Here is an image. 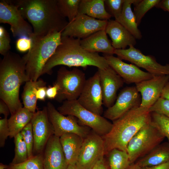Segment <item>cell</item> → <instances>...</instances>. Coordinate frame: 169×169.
<instances>
[{
  "label": "cell",
  "instance_id": "cell-38",
  "mask_svg": "<svg viewBox=\"0 0 169 169\" xmlns=\"http://www.w3.org/2000/svg\"><path fill=\"white\" fill-rule=\"evenodd\" d=\"M10 38L9 34L3 26H0V53L4 56L10 50Z\"/></svg>",
  "mask_w": 169,
  "mask_h": 169
},
{
  "label": "cell",
  "instance_id": "cell-49",
  "mask_svg": "<svg viewBox=\"0 0 169 169\" xmlns=\"http://www.w3.org/2000/svg\"><path fill=\"white\" fill-rule=\"evenodd\" d=\"M8 165H5L2 163H0V169H6Z\"/></svg>",
  "mask_w": 169,
  "mask_h": 169
},
{
  "label": "cell",
  "instance_id": "cell-32",
  "mask_svg": "<svg viewBox=\"0 0 169 169\" xmlns=\"http://www.w3.org/2000/svg\"><path fill=\"white\" fill-rule=\"evenodd\" d=\"M160 0H135L133 13L138 26L146 13L151 8L156 7Z\"/></svg>",
  "mask_w": 169,
  "mask_h": 169
},
{
  "label": "cell",
  "instance_id": "cell-24",
  "mask_svg": "<svg viewBox=\"0 0 169 169\" xmlns=\"http://www.w3.org/2000/svg\"><path fill=\"white\" fill-rule=\"evenodd\" d=\"M169 161V141L161 142L136 162L141 168L157 165Z\"/></svg>",
  "mask_w": 169,
  "mask_h": 169
},
{
  "label": "cell",
  "instance_id": "cell-47",
  "mask_svg": "<svg viewBox=\"0 0 169 169\" xmlns=\"http://www.w3.org/2000/svg\"><path fill=\"white\" fill-rule=\"evenodd\" d=\"M161 97L169 100V82L164 87Z\"/></svg>",
  "mask_w": 169,
  "mask_h": 169
},
{
  "label": "cell",
  "instance_id": "cell-13",
  "mask_svg": "<svg viewBox=\"0 0 169 169\" xmlns=\"http://www.w3.org/2000/svg\"><path fill=\"white\" fill-rule=\"evenodd\" d=\"M108 21L79 13L73 21L69 22L61 36L83 39L98 31L105 30Z\"/></svg>",
  "mask_w": 169,
  "mask_h": 169
},
{
  "label": "cell",
  "instance_id": "cell-44",
  "mask_svg": "<svg viewBox=\"0 0 169 169\" xmlns=\"http://www.w3.org/2000/svg\"><path fill=\"white\" fill-rule=\"evenodd\" d=\"M156 7L169 12V0H160Z\"/></svg>",
  "mask_w": 169,
  "mask_h": 169
},
{
  "label": "cell",
  "instance_id": "cell-23",
  "mask_svg": "<svg viewBox=\"0 0 169 169\" xmlns=\"http://www.w3.org/2000/svg\"><path fill=\"white\" fill-rule=\"evenodd\" d=\"M84 138L75 133H67L59 137L60 143L68 165H75Z\"/></svg>",
  "mask_w": 169,
  "mask_h": 169
},
{
  "label": "cell",
  "instance_id": "cell-45",
  "mask_svg": "<svg viewBox=\"0 0 169 169\" xmlns=\"http://www.w3.org/2000/svg\"><path fill=\"white\" fill-rule=\"evenodd\" d=\"M91 169H110L104 158L101 159Z\"/></svg>",
  "mask_w": 169,
  "mask_h": 169
},
{
  "label": "cell",
  "instance_id": "cell-21",
  "mask_svg": "<svg viewBox=\"0 0 169 169\" xmlns=\"http://www.w3.org/2000/svg\"><path fill=\"white\" fill-rule=\"evenodd\" d=\"M105 31L110 38L115 49H125L136 44L135 38L122 25L115 20L108 21Z\"/></svg>",
  "mask_w": 169,
  "mask_h": 169
},
{
  "label": "cell",
  "instance_id": "cell-43",
  "mask_svg": "<svg viewBox=\"0 0 169 169\" xmlns=\"http://www.w3.org/2000/svg\"><path fill=\"white\" fill-rule=\"evenodd\" d=\"M0 113L3 114L5 118H7L10 113L9 109L7 104L3 100L0 99Z\"/></svg>",
  "mask_w": 169,
  "mask_h": 169
},
{
  "label": "cell",
  "instance_id": "cell-29",
  "mask_svg": "<svg viewBox=\"0 0 169 169\" xmlns=\"http://www.w3.org/2000/svg\"><path fill=\"white\" fill-rule=\"evenodd\" d=\"M107 155L110 169H126L131 164L126 151L114 149Z\"/></svg>",
  "mask_w": 169,
  "mask_h": 169
},
{
  "label": "cell",
  "instance_id": "cell-48",
  "mask_svg": "<svg viewBox=\"0 0 169 169\" xmlns=\"http://www.w3.org/2000/svg\"><path fill=\"white\" fill-rule=\"evenodd\" d=\"M126 169H141V167L136 163H134L130 164Z\"/></svg>",
  "mask_w": 169,
  "mask_h": 169
},
{
  "label": "cell",
  "instance_id": "cell-3",
  "mask_svg": "<svg viewBox=\"0 0 169 169\" xmlns=\"http://www.w3.org/2000/svg\"><path fill=\"white\" fill-rule=\"evenodd\" d=\"M22 57L9 51L0 63V98L8 106L11 115L23 106L19 98L20 86L29 80Z\"/></svg>",
  "mask_w": 169,
  "mask_h": 169
},
{
  "label": "cell",
  "instance_id": "cell-20",
  "mask_svg": "<svg viewBox=\"0 0 169 169\" xmlns=\"http://www.w3.org/2000/svg\"><path fill=\"white\" fill-rule=\"evenodd\" d=\"M44 169H67L68 164L59 137L54 135L48 140L44 151Z\"/></svg>",
  "mask_w": 169,
  "mask_h": 169
},
{
  "label": "cell",
  "instance_id": "cell-16",
  "mask_svg": "<svg viewBox=\"0 0 169 169\" xmlns=\"http://www.w3.org/2000/svg\"><path fill=\"white\" fill-rule=\"evenodd\" d=\"M141 100L135 86L126 87L120 91L113 105L104 112L103 117L113 121L131 109L139 106Z\"/></svg>",
  "mask_w": 169,
  "mask_h": 169
},
{
  "label": "cell",
  "instance_id": "cell-35",
  "mask_svg": "<svg viewBox=\"0 0 169 169\" xmlns=\"http://www.w3.org/2000/svg\"><path fill=\"white\" fill-rule=\"evenodd\" d=\"M152 122L160 132L169 141V118L155 113H151Z\"/></svg>",
  "mask_w": 169,
  "mask_h": 169
},
{
  "label": "cell",
  "instance_id": "cell-26",
  "mask_svg": "<svg viewBox=\"0 0 169 169\" xmlns=\"http://www.w3.org/2000/svg\"><path fill=\"white\" fill-rule=\"evenodd\" d=\"M34 114L23 107L14 114L11 115L8 119L9 137L11 138H14L20 133L24 128L31 122Z\"/></svg>",
  "mask_w": 169,
  "mask_h": 169
},
{
  "label": "cell",
  "instance_id": "cell-12",
  "mask_svg": "<svg viewBox=\"0 0 169 169\" xmlns=\"http://www.w3.org/2000/svg\"><path fill=\"white\" fill-rule=\"evenodd\" d=\"M46 107L48 118L55 136L60 137L65 133H73L84 138L91 131L89 127L80 124L75 117L66 116L60 113L50 102L47 103Z\"/></svg>",
  "mask_w": 169,
  "mask_h": 169
},
{
  "label": "cell",
  "instance_id": "cell-22",
  "mask_svg": "<svg viewBox=\"0 0 169 169\" xmlns=\"http://www.w3.org/2000/svg\"><path fill=\"white\" fill-rule=\"evenodd\" d=\"M80 44L85 50L90 52H101L104 54L113 55L115 49L108 39L105 30L98 31L80 40Z\"/></svg>",
  "mask_w": 169,
  "mask_h": 169
},
{
  "label": "cell",
  "instance_id": "cell-15",
  "mask_svg": "<svg viewBox=\"0 0 169 169\" xmlns=\"http://www.w3.org/2000/svg\"><path fill=\"white\" fill-rule=\"evenodd\" d=\"M77 100L84 108L101 115L103 112V97L98 71L93 76L86 80Z\"/></svg>",
  "mask_w": 169,
  "mask_h": 169
},
{
  "label": "cell",
  "instance_id": "cell-7",
  "mask_svg": "<svg viewBox=\"0 0 169 169\" xmlns=\"http://www.w3.org/2000/svg\"><path fill=\"white\" fill-rule=\"evenodd\" d=\"M57 110L64 115L75 117L80 124L89 127L101 136L108 133L112 126V123L106 118L84 108L77 100L64 101Z\"/></svg>",
  "mask_w": 169,
  "mask_h": 169
},
{
  "label": "cell",
  "instance_id": "cell-27",
  "mask_svg": "<svg viewBox=\"0 0 169 169\" xmlns=\"http://www.w3.org/2000/svg\"><path fill=\"white\" fill-rule=\"evenodd\" d=\"M135 0H125L121 17L119 23L124 26L135 38L140 39L142 37L141 32L138 28L135 17L131 5Z\"/></svg>",
  "mask_w": 169,
  "mask_h": 169
},
{
  "label": "cell",
  "instance_id": "cell-30",
  "mask_svg": "<svg viewBox=\"0 0 169 169\" xmlns=\"http://www.w3.org/2000/svg\"><path fill=\"white\" fill-rule=\"evenodd\" d=\"M81 0H57V5L61 15L67 18L69 23L73 21L79 14Z\"/></svg>",
  "mask_w": 169,
  "mask_h": 169
},
{
  "label": "cell",
  "instance_id": "cell-17",
  "mask_svg": "<svg viewBox=\"0 0 169 169\" xmlns=\"http://www.w3.org/2000/svg\"><path fill=\"white\" fill-rule=\"evenodd\" d=\"M169 82V75L156 76L136 84L141 96L140 106L149 108L161 97L163 89Z\"/></svg>",
  "mask_w": 169,
  "mask_h": 169
},
{
  "label": "cell",
  "instance_id": "cell-18",
  "mask_svg": "<svg viewBox=\"0 0 169 169\" xmlns=\"http://www.w3.org/2000/svg\"><path fill=\"white\" fill-rule=\"evenodd\" d=\"M109 66L128 84H135L152 78L154 75L145 72L134 64L126 63L113 55L104 54Z\"/></svg>",
  "mask_w": 169,
  "mask_h": 169
},
{
  "label": "cell",
  "instance_id": "cell-10",
  "mask_svg": "<svg viewBox=\"0 0 169 169\" xmlns=\"http://www.w3.org/2000/svg\"><path fill=\"white\" fill-rule=\"evenodd\" d=\"M114 54L121 60L145 69L154 76L169 75V64L162 65L157 62L154 57L145 55L134 46L127 49H115Z\"/></svg>",
  "mask_w": 169,
  "mask_h": 169
},
{
  "label": "cell",
  "instance_id": "cell-9",
  "mask_svg": "<svg viewBox=\"0 0 169 169\" xmlns=\"http://www.w3.org/2000/svg\"><path fill=\"white\" fill-rule=\"evenodd\" d=\"M104 143L101 136L92 129L83 139L75 164L77 169H91L105 155Z\"/></svg>",
  "mask_w": 169,
  "mask_h": 169
},
{
  "label": "cell",
  "instance_id": "cell-50",
  "mask_svg": "<svg viewBox=\"0 0 169 169\" xmlns=\"http://www.w3.org/2000/svg\"><path fill=\"white\" fill-rule=\"evenodd\" d=\"M67 169H77L75 165H69Z\"/></svg>",
  "mask_w": 169,
  "mask_h": 169
},
{
  "label": "cell",
  "instance_id": "cell-33",
  "mask_svg": "<svg viewBox=\"0 0 169 169\" xmlns=\"http://www.w3.org/2000/svg\"><path fill=\"white\" fill-rule=\"evenodd\" d=\"M6 169H44V152L34 155L23 162L9 165Z\"/></svg>",
  "mask_w": 169,
  "mask_h": 169
},
{
  "label": "cell",
  "instance_id": "cell-41",
  "mask_svg": "<svg viewBox=\"0 0 169 169\" xmlns=\"http://www.w3.org/2000/svg\"><path fill=\"white\" fill-rule=\"evenodd\" d=\"M59 89L58 85L54 83L53 86H49L46 90V97L49 99H55Z\"/></svg>",
  "mask_w": 169,
  "mask_h": 169
},
{
  "label": "cell",
  "instance_id": "cell-36",
  "mask_svg": "<svg viewBox=\"0 0 169 169\" xmlns=\"http://www.w3.org/2000/svg\"><path fill=\"white\" fill-rule=\"evenodd\" d=\"M20 133L27 147L28 158H31L34 156L33 154L34 137L31 122L24 128Z\"/></svg>",
  "mask_w": 169,
  "mask_h": 169
},
{
  "label": "cell",
  "instance_id": "cell-19",
  "mask_svg": "<svg viewBox=\"0 0 169 169\" xmlns=\"http://www.w3.org/2000/svg\"><path fill=\"white\" fill-rule=\"evenodd\" d=\"M103 97V105L107 108L114 104L117 93L124 83L123 79L110 66L98 69Z\"/></svg>",
  "mask_w": 169,
  "mask_h": 169
},
{
  "label": "cell",
  "instance_id": "cell-39",
  "mask_svg": "<svg viewBox=\"0 0 169 169\" xmlns=\"http://www.w3.org/2000/svg\"><path fill=\"white\" fill-rule=\"evenodd\" d=\"M9 136L8 119L4 118L0 120V147L4 146L6 140Z\"/></svg>",
  "mask_w": 169,
  "mask_h": 169
},
{
  "label": "cell",
  "instance_id": "cell-31",
  "mask_svg": "<svg viewBox=\"0 0 169 169\" xmlns=\"http://www.w3.org/2000/svg\"><path fill=\"white\" fill-rule=\"evenodd\" d=\"M15 155L10 165H13L23 162L28 159L27 146L20 133L14 137Z\"/></svg>",
  "mask_w": 169,
  "mask_h": 169
},
{
  "label": "cell",
  "instance_id": "cell-4",
  "mask_svg": "<svg viewBox=\"0 0 169 169\" xmlns=\"http://www.w3.org/2000/svg\"><path fill=\"white\" fill-rule=\"evenodd\" d=\"M151 121V113L148 108L139 106L131 109L113 121L110 131L102 136L104 143L105 155L114 149L126 151L131 139L143 126Z\"/></svg>",
  "mask_w": 169,
  "mask_h": 169
},
{
  "label": "cell",
  "instance_id": "cell-14",
  "mask_svg": "<svg viewBox=\"0 0 169 169\" xmlns=\"http://www.w3.org/2000/svg\"><path fill=\"white\" fill-rule=\"evenodd\" d=\"M30 122L34 137L33 154L35 155L43 152L48 140L54 135V131L48 118L46 106L37 110Z\"/></svg>",
  "mask_w": 169,
  "mask_h": 169
},
{
  "label": "cell",
  "instance_id": "cell-42",
  "mask_svg": "<svg viewBox=\"0 0 169 169\" xmlns=\"http://www.w3.org/2000/svg\"><path fill=\"white\" fill-rule=\"evenodd\" d=\"M46 86L38 87L36 91V95L37 100H44L46 97Z\"/></svg>",
  "mask_w": 169,
  "mask_h": 169
},
{
  "label": "cell",
  "instance_id": "cell-8",
  "mask_svg": "<svg viewBox=\"0 0 169 169\" xmlns=\"http://www.w3.org/2000/svg\"><path fill=\"white\" fill-rule=\"evenodd\" d=\"M86 80L84 73L77 68L69 70L64 66L61 67L55 82L59 87L55 100L59 102L77 100Z\"/></svg>",
  "mask_w": 169,
  "mask_h": 169
},
{
  "label": "cell",
  "instance_id": "cell-6",
  "mask_svg": "<svg viewBox=\"0 0 169 169\" xmlns=\"http://www.w3.org/2000/svg\"><path fill=\"white\" fill-rule=\"evenodd\" d=\"M165 138L152 121L143 126L129 142L126 151L131 164L146 155Z\"/></svg>",
  "mask_w": 169,
  "mask_h": 169
},
{
  "label": "cell",
  "instance_id": "cell-37",
  "mask_svg": "<svg viewBox=\"0 0 169 169\" xmlns=\"http://www.w3.org/2000/svg\"><path fill=\"white\" fill-rule=\"evenodd\" d=\"M151 113H155L169 118V100L160 97L148 108Z\"/></svg>",
  "mask_w": 169,
  "mask_h": 169
},
{
  "label": "cell",
  "instance_id": "cell-1",
  "mask_svg": "<svg viewBox=\"0 0 169 169\" xmlns=\"http://www.w3.org/2000/svg\"><path fill=\"white\" fill-rule=\"evenodd\" d=\"M13 1L24 19L31 23L33 33L36 35L62 32L69 23L58 10L57 0Z\"/></svg>",
  "mask_w": 169,
  "mask_h": 169
},
{
  "label": "cell",
  "instance_id": "cell-34",
  "mask_svg": "<svg viewBox=\"0 0 169 169\" xmlns=\"http://www.w3.org/2000/svg\"><path fill=\"white\" fill-rule=\"evenodd\" d=\"M125 0H104L106 11L118 22L121 17Z\"/></svg>",
  "mask_w": 169,
  "mask_h": 169
},
{
  "label": "cell",
  "instance_id": "cell-25",
  "mask_svg": "<svg viewBox=\"0 0 169 169\" xmlns=\"http://www.w3.org/2000/svg\"><path fill=\"white\" fill-rule=\"evenodd\" d=\"M79 13L100 20H108L111 17L106 10L104 0H81Z\"/></svg>",
  "mask_w": 169,
  "mask_h": 169
},
{
  "label": "cell",
  "instance_id": "cell-2",
  "mask_svg": "<svg viewBox=\"0 0 169 169\" xmlns=\"http://www.w3.org/2000/svg\"><path fill=\"white\" fill-rule=\"evenodd\" d=\"M80 40L61 36V43L45 64L42 75L45 74H51L53 69L59 65L83 68L91 66L100 69L109 66L104 56L84 49L80 44Z\"/></svg>",
  "mask_w": 169,
  "mask_h": 169
},
{
  "label": "cell",
  "instance_id": "cell-28",
  "mask_svg": "<svg viewBox=\"0 0 169 169\" xmlns=\"http://www.w3.org/2000/svg\"><path fill=\"white\" fill-rule=\"evenodd\" d=\"M44 86L46 83L41 79L36 81L29 80L26 82L22 96L23 107L32 113L36 112L37 99L36 91L38 87Z\"/></svg>",
  "mask_w": 169,
  "mask_h": 169
},
{
  "label": "cell",
  "instance_id": "cell-11",
  "mask_svg": "<svg viewBox=\"0 0 169 169\" xmlns=\"http://www.w3.org/2000/svg\"><path fill=\"white\" fill-rule=\"evenodd\" d=\"M0 23H8L14 37H29L33 33L32 26L22 15L13 0L0 1Z\"/></svg>",
  "mask_w": 169,
  "mask_h": 169
},
{
  "label": "cell",
  "instance_id": "cell-5",
  "mask_svg": "<svg viewBox=\"0 0 169 169\" xmlns=\"http://www.w3.org/2000/svg\"><path fill=\"white\" fill-rule=\"evenodd\" d=\"M61 33L53 32L44 36L36 35L33 33L29 37L32 39V45L22 57L29 80L36 81L42 75L45 64L61 43Z\"/></svg>",
  "mask_w": 169,
  "mask_h": 169
},
{
  "label": "cell",
  "instance_id": "cell-46",
  "mask_svg": "<svg viewBox=\"0 0 169 169\" xmlns=\"http://www.w3.org/2000/svg\"><path fill=\"white\" fill-rule=\"evenodd\" d=\"M141 169H169V161L157 165L141 168Z\"/></svg>",
  "mask_w": 169,
  "mask_h": 169
},
{
  "label": "cell",
  "instance_id": "cell-40",
  "mask_svg": "<svg viewBox=\"0 0 169 169\" xmlns=\"http://www.w3.org/2000/svg\"><path fill=\"white\" fill-rule=\"evenodd\" d=\"M32 40L31 38L26 36L19 37L17 39L16 43V47L17 50L21 52L28 51L32 45Z\"/></svg>",
  "mask_w": 169,
  "mask_h": 169
}]
</instances>
